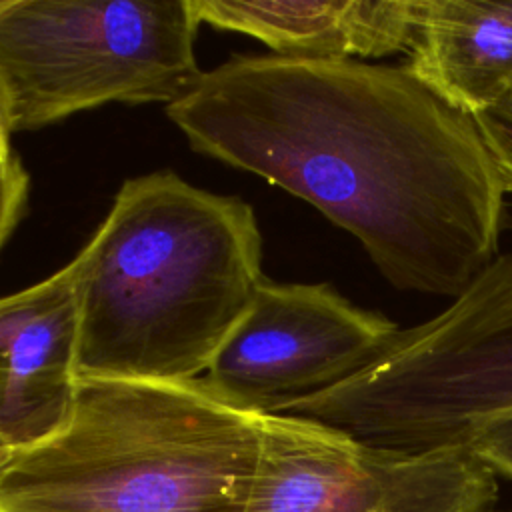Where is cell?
Returning a JSON list of instances; mask_svg holds the SVG:
<instances>
[{"instance_id": "cell-1", "label": "cell", "mask_w": 512, "mask_h": 512, "mask_svg": "<svg viewBox=\"0 0 512 512\" xmlns=\"http://www.w3.org/2000/svg\"><path fill=\"white\" fill-rule=\"evenodd\" d=\"M166 116L352 234L396 290L452 300L498 256L506 190L476 120L406 66L236 54Z\"/></svg>"}, {"instance_id": "cell-2", "label": "cell", "mask_w": 512, "mask_h": 512, "mask_svg": "<svg viewBox=\"0 0 512 512\" xmlns=\"http://www.w3.org/2000/svg\"><path fill=\"white\" fill-rule=\"evenodd\" d=\"M76 270V378H200L266 280L250 204L172 170L128 178Z\"/></svg>"}, {"instance_id": "cell-3", "label": "cell", "mask_w": 512, "mask_h": 512, "mask_svg": "<svg viewBox=\"0 0 512 512\" xmlns=\"http://www.w3.org/2000/svg\"><path fill=\"white\" fill-rule=\"evenodd\" d=\"M262 416L200 378H76L64 422L0 462V512H244Z\"/></svg>"}, {"instance_id": "cell-4", "label": "cell", "mask_w": 512, "mask_h": 512, "mask_svg": "<svg viewBox=\"0 0 512 512\" xmlns=\"http://www.w3.org/2000/svg\"><path fill=\"white\" fill-rule=\"evenodd\" d=\"M282 414L400 452L470 448L486 426L512 416V252L444 310L400 328L362 370Z\"/></svg>"}, {"instance_id": "cell-5", "label": "cell", "mask_w": 512, "mask_h": 512, "mask_svg": "<svg viewBox=\"0 0 512 512\" xmlns=\"http://www.w3.org/2000/svg\"><path fill=\"white\" fill-rule=\"evenodd\" d=\"M190 0H0V120L36 130L110 102L172 104L200 78Z\"/></svg>"}, {"instance_id": "cell-6", "label": "cell", "mask_w": 512, "mask_h": 512, "mask_svg": "<svg viewBox=\"0 0 512 512\" xmlns=\"http://www.w3.org/2000/svg\"><path fill=\"white\" fill-rule=\"evenodd\" d=\"M496 500L498 476L472 448L400 452L264 414L244 512H492Z\"/></svg>"}, {"instance_id": "cell-7", "label": "cell", "mask_w": 512, "mask_h": 512, "mask_svg": "<svg viewBox=\"0 0 512 512\" xmlns=\"http://www.w3.org/2000/svg\"><path fill=\"white\" fill-rule=\"evenodd\" d=\"M398 330L330 284L266 278L200 380L240 410L282 414L362 370Z\"/></svg>"}, {"instance_id": "cell-8", "label": "cell", "mask_w": 512, "mask_h": 512, "mask_svg": "<svg viewBox=\"0 0 512 512\" xmlns=\"http://www.w3.org/2000/svg\"><path fill=\"white\" fill-rule=\"evenodd\" d=\"M78 304L70 260L0 298V438L8 448L52 434L76 390Z\"/></svg>"}, {"instance_id": "cell-9", "label": "cell", "mask_w": 512, "mask_h": 512, "mask_svg": "<svg viewBox=\"0 0 512 512\" xmlns=\"http://www.w3.org/2000/svg\"><path fill=\"white\" fill-rule=\"evenodd\" d=\"M196 20L252 36L272 54L366 60L410 50L418 0H190Z\"/></svg>"}, {"instance_id": "cell-10", "label": "cell", "mask_w": 512, "mask_h": 512, "mask_svg": "<svg viewBox=\"0 0 512 512\" xmlns=\"http://www.w3.org/2000/svg\"><path fill=\"white\" fill-rule=\"evenodd\" d=\"M404 66L454 108L486 110L512 88V0H418Z\"/></svg>"}, {"instance_id": "cell-11", "label": "cell", "mask_w": 512, "mask_h": 512, "mask_svg": "<svg viewBox=\"0 0 512 512\" xmlns=\"http://www.w3.org/2000/svg\"><path fill=\"white\" fill-rule=\"evenodd\" d=\"M480 136L496 164L504 190L512 194V88L474 116Z\"/></svg>"}, {"instance_id": "cell-12", "label": "cell", "mask_w": 512, "mask_h": 512, "mask_svg": "<svg viewBox=\"0 0 512 512\" xmlns=\"http://www.w3.org/2000/svg\"><path fill=\"white\" fill-rule=\"evenodd\" d=\"M470 448L496 476L512 480V416L486 426Z\"/></svg>"}, {"instance_id": "cell-13", "label": "cell", "mask_w": 512, "mask_h": 512, "mask_svg": "<svg viewBox=\"0 0 512 512\" xmlns=\"http://www.w3.org/2000/svg\"><path fill=\"white\" fill-rule=\"evenodd\" d=\"M28 174L18 160L0 174V250L26 212Z\"/></svg>"}, {"instance_id": "cell-14", "label": "cell", "mask_w": 512, "mask_h": 512, "mask_svg": "<svg viewBox=\"0 0 512 512\" xmlns=\"http://www.w3.org/2000/svg\"><path fill=\"white\" fill-rule=\"evenodd\" d=\"M10 138L12 134L4 128L2 120H0V174L6 172L10 166H14L20 158L16 156V152L12 150V144H10Z\"/></svg>"}, {"instance_id": "cell-15", "label": "cell", "mask_w": 512, "mask_h": 512, "mask_svg": "<svg viewBox=\"0 0 512 512\" xmlns=\"http://www.w3.org/2000/svg\"><path fill=\"white\" fill-rule=\"evenodd\" d=\"M8 450H10V448H8V446H6V442L0 438V462L4 460V456H6V452H8Z\"/></svg>"}, {"instance_id": "cell-16", "label": "cell", "mask_w": 512, "mask_h": 512, "mask_svg": "<svg viewBox=\"0 0 512 512\" xmlns=\"http://www.w3.org/2000/svg\"><path fill=\"white\" fill-rule=\"evenodd\" d=\"M492 512H494V510H492ZM504 512H512V508H510V510H504Z\"/></svg>"}]
</instances>
